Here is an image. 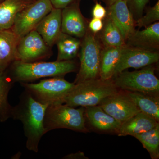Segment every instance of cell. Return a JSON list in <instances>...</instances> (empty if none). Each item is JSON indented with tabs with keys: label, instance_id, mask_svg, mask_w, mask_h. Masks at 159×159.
<instances>
[{
	"label": "cell",
	"instance_id": "obj_32",
	"mask_svg": "<svg viewBox=\"0 0 159 159\" xmlns=\"http://www.w3.org/2000/svg\"><path fill=\"white\" fill-rule=\"evenodd\" d=\"M118 1V0H108L109 2V6L111 5V4H113V3L116 2V1Z\"/></svg>",
	"mask_w": 159,
	"mask_h": 159
},
{
	"label": "cell",
	"instance_id": "obj_8",
	"mask_svg": "<svg viewBox=\"0 0 159 159\" xmlns=\"http://www.w3.org/2000/svg\"><path fill=\"white\" fill-rule=\"evenodd\" d=\"M53 9L51 0H35L18 13L11 29L19 38H21L34 30Z\"/></svg>",
	"mask_w": 159,
	"mask_h": 159
},
{
	"label": "cell",
	"instance_id": "obj_20",
	"mask_svg": "<svg viewBox=\"0 0 159 159\" xmlns=\"http://www.w3.org/2000/svg\"><path fill=\"white\" fill-rule=\"evenodd\" d=\"M35 0H4L0 3V30L11 29L20 11Z\"/></svg>",
	"mask_w": 159,
	"mask_h": 159
},
{
	"label": "cell",
	"instance_id": "obj_5",
	"mask_svg": "<svg viewBox=\"0 0 159 159\" xmlns=\"http://www.w3.org/2000/svg\"><path fill=\"white\" fill-rule=\"evenodd\" d=\"M153 65L139 70L122 71L112 78L117 88L125 91L159 96V80L155 74Z\"/></svg>",
	"mask_w": 159,
	"mask_h": 159
},
{
	"label": "cell",
	"instance_id": "obj_1",
	"mask_svg": "<svg viewBox=\"0 0 159 159\" xmlns=\"http://www.w3.org/2000/svg\"><path fill=\"white\" fill-rule=\"evenodd\" d=\"M48 106L38 102L27 92L20 104L11 110V115L24 125L27 138L26 147L29 150L38 151L40 141L46 134L44 119Z\"/></svg>",
	"mask_w": 159,
	"mask_h": 159
},
{
	"label": "cell",
	"instance_id": "obj_26",
	"mask_svg": "<svg viewBox=\"0 0 159 159\" xmlns=\"http://www.w3.org/2000/svg\"><path fill=\"white\" fill-rule=\"evenodd\" d=\"M159 1H158L153 7L148 9L145 15L136 21V27L139 29L147 27L153 23L159 21Z\"/></svg>",
	"mask_w": 159,
	"mask_h": 159
},
{
	"label": "cell",
	"instance_id": "obj_6",
	"mask_svg": "<svg viewBox=\"0 0 159 159\" xmlns=\"http://www.w3.org/2000/svg\"><path fill=\"white\" fill-rule=\"evenodd\" d=\"M102 44L98 35L88 29L81 41L80 67L74 83L99 78V61Z\"/></svg>",
	"mask_w": 159,
	"mask_h": 159
},
{
	"label": "cell",
	"instance_id": "obj_18",
	"mask_svg": "<svg viewBox=\"0 0 159 159\" xmlns=\"http://www.w3.org/2000/svg\"><path fill=\"white\" fill-rule=\"evenodd\" d=\"M20 39L11 29L0 30V71L16 61Z\"/></svg>",
	"mask_w": 159,
	"mask_h": 159
},
{
	"label": "cell",
	"instance_id": "obj_10",
	"mask_svg": "<svg viewBox=\"0 0 159 159\" xmlns=\"http://www.w3.org/2000/svg\"><path fill=\"white\" fill-rule=\"evenodd\" d=\"M159 60V50L138 48L126 44L122 47L114 76L130 68L138 69L154 64L158 62Z\"/></svg>",
	"mask_w": 159,
	"mask_h": 159
},
{
	"label": "cell",
	"instance_id": "obj_29",
	"mask_svg": "<svg viewBox=\"0 0 159 159\" xmlns=\"http://www.w3.org/2000/svg\"><path fill=\"white\" fill-rule=\"evenodd\" d=\"M103 26L102 20L95 18H93L88 24L89 29L95 34L100 32L103 28Z\"/></svg>",
	"mask_w": 159,
	"mask_h": 159
},
{
	"label": "cell",
	"instance_id": "obj_27",
	"mask_svg": "<svg viewBox=\"0 0 159 159\" xmlns=\"http://www.w3.org/2000/svg\"><path fill=\"white\" fill-rule=\"evenodd\" d=\"M126 1L129 9L136 22L143 15V11L149 0H126Z\"/></svg>",
	"mask_w": 159,
	"mask_h": 159
},
{
	"label": "cell",
	"instance_id": "obj_2",
	"mask_svg": "<svg viewBox=\"0 0 159 159\" xmlns=\"http://www.w3.org/2000/svg\"><path fill=\"white\" fill-rule=\"evenodd\" d=\"M118 92L112 80L90 79L75 84L62 103L76 107L99 105L106 97Z\"/></svg>",
	"mask_w": 159,
	"mask_h": 159
},
{
	"label": "cell",
	"instance_id": "obj_13",
	"mask_svg": "<svg viewBox=\"0 0 159 159\" xmlns=\"http://www.w3.org/2000/svg\"><path fill=\"white\" fill-rule=\"evenodd\" d=\"M61 11L62 9L54 8L34 29L50 48L55 44L61 32Z\"/></svg>",
	"mask_w": 159,
	"mask_h": 159
},
{
	"label": "cell",
	"instance_id": "obj_19",
	"mask_svg": "<svg viewBox=\"0 0 159 159\" xmlns=\"http://www.w3.org/2000/svg\"><path fill=\"white\" fill-rule=\"evenodd\" d=\"M122 47H104L100 52L99 78L111 79L122 53Z\"/></svg>",
	"mask_w": 159,
	"mask_h": 159
},
{
	"label": "cell",
	"instance_id": "obj_24",
	"mask_svg": "<svg viewBox=\"0 0 159 159\" xmlns=\"http://www.w3.org/2000/svg\"><path fill=\"white\" fill-rule=\"evenodd\" d=\"M142 143L152 159L159 158V123L150 130L134 136Z\"/></svg>",
	"mask_w": 159,
	"mask_h": 159
},
{
	"label": "cell",
	"instance_id": "obj_11",
	"mask_svg": "<svg viewBox=\"0 0 159 159\" xmlns=\"http://www.w3.org/2000/svg\"><path fill=\"white\" fill-rule=\"evenodd\" d=\"M106 112L121 122L141 111L126 93L119 92L106 97L99 103Z\"/></svg>",
	"mask_w": 159,
	"mask_h": 159
},
{
	"label": "cell",
	"instance_id": "obj_3",
	"mask_svg": "<svg viewBox=\"0 0 159 159\" xmlns=\"http://www.w3.org/2000/svg\"><path fill=\"white\" fill-rule=\"evenodd\" d=\"M15 81L29 82L47 77H62L77 70V63L72 60L53 62H25L15 61L11 66Z\"/></svg>",
	"mask_w": 159,
	"mask_h": 159
},
{
	"label": "cell",
	"instance_id": "obj_25",
	"mask_svg": "<svg viewBox=\"0 0 159 159\" xmlns=\"http://www.w3.org/2000/svg\"><path fill=\"white\" fill-rule=\"evenodd\" d=\"M11 83L4 71H0V119L5 121L11 115L12 108L8 101V95Z\"/></svg>",
	"mask_w": 159,
	"mask_h": 159
},
{
	"label": "cell",
	"instance_id": "obj_22",
	"mask_svg": "<svg viewBox=\"0 0 159 159\" xmlns=\"http://www.w3.org/2000/svg\"><path fill=\"white\" fill-rule=\"evenodd\" d=\"M81 41L78 38L61 32L55 44L57 46V61L72 60L78 55Z\"/></svg>",
	"mask_w": 159,
	"mask_h": 159
},
{
	"label": "cell",
	"instance_id": "obj_17",
	"mask_svg": "<svg viewBox=\"0 0 159 159\" xmlns=\"http://www.w3.org/2000/svg\"><path fill=\"white\" fill-rule=\"evenodd\" d=\"M158 124L153 118L140 111L122 122L118 134L119 136L134 137L150 130Z\"/></svg>",
	"mask_w": 159,
	"mask_h": 159
},
{
	"label": "cell",
	"instance_id": "obj_7",
	"mask_svg": "<svg viewBox=\"0 0 159 159\" xmlns=\"http://www.w3.org/2000/svg\"><path fill=\"white\" fill-rule=\"evenodd\" d=\"M62 77H53L43 80L36 84L23 82L27 92L40 103L50 105L62 104L63 99L75 86Z\"/></svg>",
	"mask_w": 159,
	"mask_h": 159
},
{
	"label": "cell",
	"instance_id": "obj_30",
	"mask_svg": "<svg viewBox=\"0 0 159 159\" xmlns=\"http://www.w3.org/2000/svg\"><path fill=\"white\" fill-rule=\"evenodd\" d=\"M54 8L62 9L72 4L80 3V0H51Z\"/></svg>",
	"mask_w": 159,
	"mask_h": 159
},
{
	"label": "cell",
	"instance_id": "obj_21",
	"mask_svg": "<svg viewBox=\"0 0 159 159\" xmlns=\"http://www.w3.org/2000/svg\"><path fill=\"white\" fill-rule=\"evenodd\" d=\"M104 19L103 28L98 36L103 48L122 47L126 44L122 32L110 16L107 13Z\"/></svg>",
	"mask_w": 159,
	"mask_h": 159
},
{
	"label": "cell",
	"instance_id": "obj_23",
	"mask_svg": "<svg viewBox=\"0 0 159 159\" xmlns=\"http://www.w3.org/2000/svg\"><path fill=\"white\" fill-rule=\"evenodd\" d=\"M140 111L159 122V97L138 93L125 91Z\"/></svg>",
	"mask_w": 159,
	"mask_h": 159
},
{
	"label": "cell",
	"instance_id": "obj_16",
	"mask_svg": "<svg viewBox=\"0 0 159 159\" xmlns=\"http://www.w3.org/2000/svg\"><path fill=\"white\" fill-rule=\"evenodd\" d=\"M128 45L159 50V22L153 23L142 30H135L126 40Z\"/></svg>",
	"mask_w": 159,
	"mask_h": 159
},
{
	"label": "cell",
	"instance_id": "obj_33",
	"mask_svg": "<svg viewBox=\"0 0 159 159\" xmlns=\"http://www.w3.org/2000/svg\"><path fill=\"white\" fill-rule=\"evenodd\" d=\"M3 1H4V0H0V3L2 2Z\"/></svg>",
	"mask_w": 159,
	"mask_h": 159
},
{
	"label": "cell",
	"instance_id": "obj_28",
	"mask_svg": "<svg viewBox=\"0 0 159 159\" xmlns=\"http://www.w3.org/2000/svg\"><path fill=\"white\" fill-rule=\"evenodd\" d=\"M107 14V11L105 8L100 3L96 2L92 11L93 17L102 20L105 18Z\"/></svg>",
	"mask_w": 159,
	"mask_h": 159
},
{
	"label": "cell",
	"instance_id": "obj_12",
	"mask_svg": "<svg viewBox=\"0 0 159 159\" xmlns=\"http://www.w3.org/2000/svg\"><path fill=\"white\" fill-rule=\"evenodd\" d=\"M80 3H74L62 9L61 31L71 36L82 39L88 29L89 22L81 13Z\"/></svg>",
	"mask_w": 159,
	"mask_h": 159
},
{
	"label": "cell",
	"instance_id": "obj_4",
	"mask_svg": "<svg viewBox=\"0 0 159 159\" xmlns=\"http://www.w3.org/2000/svg\"><path fill=\"white\" fill-rule=\"evenodd\" d=\"M44 127L46 133L52 129L61 128L88 132L85 125V107L77 109L63 103L48 105L45 113Z\"/></svg>",
	"mask_w": 159,
	"mask_h": 159
},
{
	"label": "cell",
	"instance_id": "obj_14",
	"mask_svg": "<svg viewBox=\"0 0 159 159\" xmlns=\"http://www.w3.org/2000/svg\"><path fill=\"white\" fill-rule=\"evenodd\" d=\"M108 14L119 27L126 40L128 36L136 30V24L126 0H118L109 5Z\"/></svg>",
	"mask_w": 159,
	"mask_h": 159
},
{
	"label": "cell",
	"instance_id": "obj_15",
	"mask_svg": "<svg viewBox=\"0 0 159 159\" xmlns=\"http://www.w3.org/2000/svg\"><path fill=\"white\" fill-rule=\"evenodd\" d=\"M85 115L90 124L98 130L119 133L122 122L106 112L99 105L85 107Z\"/></svg>",
	"mask_w": 159,
	"mask_h": 159
},
{
	"label": "cell",
	"instance_id": "obj_9",
	"mask_svg": "<svg viewBox=\"0 0 159 159\" xmlns=\"http://www.w3.org/2000/svg\"><path fill=\"white\" fill-rule=\"evenodd\" d=\"M51 48L34 29L20 39L16 48V61L35 62L51 56Z\"/></svg>",
	"mask_w": 159,
	"mask_h": 159
},
{
	"label": "cell",
	"instance_id": "obj_31",
	"mask_svg": "<svg viewBox=\"0 0 159 159\" xmlns=\"http://www.w3.org/2000/svg\"><path fill=\"white\" fill-rule=\"evenodd\" d=\"M66 159H89L87 157L84 155V153L83 152L79 151L77 153L71 154L68 155L65 157Z\"/></svg>",
	"mask_w": 159,
	"mask_h": 159
}]
</instances>
